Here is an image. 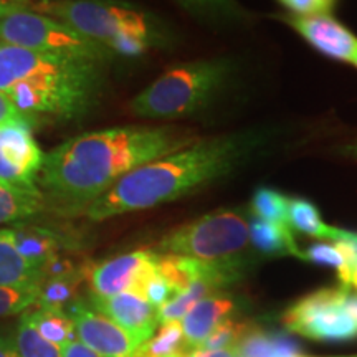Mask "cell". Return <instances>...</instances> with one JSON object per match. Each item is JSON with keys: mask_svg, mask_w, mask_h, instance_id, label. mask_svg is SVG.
Segmentation results:
<instances>
[{"mask_svg": "<svg viewBox=\"0 0 357 357\" xmlns=\"http://www.w3.org/2000/svg\"><path fill=\"white\" fill-rule=\"evenodd\" d=\"M288 137V128L261 124L195 139L126 174L84 213L101 222L197 194L280 151Z\"/></svg>", "mask_w": 357, "mask_h": 357, "instance_id": "cell-1", "label": "cell"}, {"mask_svg": "<svg viewBox=\"0 0 357 357\" xmlns=\"http://www.w3.org/2000/svg\"><path fill=\"white\" fill-rule=\"evenodd\" d=\"M192 347L187 346L181 321L164 323L158 334L134 351V357H187Z\"/></svg>", "mask_w": 357, "mask_h": 357, "instance_id": "cell-22", "label": "cell"}, {"mask_svg": "<svg viewBox=\"0 0 357 357\" xmlns=\"http://www.w3.org/2000/svg\"><path fill=\"white\" fill-rule=\"evenodd\" d=\"M43 195L38 187L7 185L0 182V223L22 222L42 208Z\"/></svg>", "mask_w": 357, "mask_h": 357, "instance_id": "cell-20", "label": "cell"}, {"mask_svg": "<svg viewBox=\"0 0 357 357\" xmlns=\"http://www.w3.org/2000/svg\"><path fill=\"white\" fill-rule=\"evenodd\" d=\"M192 17L213 26L243 25L252 13L238 0H174Z\"/></svg>", "mask_w": 357, "mask_h": 357, "instance_id": "cell-18", "label": "cell"}, {"mask_svg": "<svg viewBox=\"0 0 357 357\" xmlns=\"http://www.w3.org/2000/svg\"><path fill=\"white\" fill-rule=\"evenodd\" d=\"M337 153L341 154V155H344V158H349V159H356L357 160V137H356L354 141L347 142V144L339 147Z\"/></svg>", "mask_w": 357, "mask_h": 357, "instance_id": "cell-36", "label": "cell"}, {"mask_svg": "<svg viewBox=\"0 0 357 357\" xmlns=\"http://www.w3.org/2000/svg\"><path fill=\"white\" fill-rule=\"evenodd\" d=\"M296 346L283 337L252 329L238 344V357H294Z\"/></svg>", "mask_w": 357, "mask_h": 357, "instance_id": "cell-24", "label": "cell"}, {"mask_svg": "<svg viewBox=\"0 0 357 357\" xmlns=\"http://www.w3.org/2000/svg\"><path fill=\"white\" fill-rule=\"evenodd\" d=\"M346 287L357 289V260L349 266V273H347Z\"/></svg>", "mask_w": 357, "mask_h": 357, "instance_id": "cell-37", "label": "cell"}, {"mask_svg": "<svg viewBox=\"0 0 357 357\" xmlns=\"http://www.w3.org/2000/svg\"><path fill=\"white\" fill-rule=\"evenodd\" d=\"M248 227V212L223 208L172 229L159 240L154 252L215 263L245 273L252 252Z\"/></svg>", "mask_w": 357, "mask_h": 357, "instance_id": "cell-6", "label": "cell"}, {"mask_svg": "<svg viewBox=\"0 0 357 357\" xmlns=\"http://www.w3.org/2000/svg\"><path fill=\"white\" fill-rule=\"evenodd\" d=\"M342 357H357V354L356 356H342Z\"/></svg>", "mask_w": 357, "mask_h": 357, "instance_id": "cell-41", "label": "cell"}, {"mask_svg": "<svg viewBox=\"0 0 357 357\" xmlns=\"http://www.w3.org/2000/svg\"><path fill=\"white\" fill-rule=\"evenodd\" d=\"M177 296V291L162 275L155 270V273L147 280L144 289H142V300H146L149 305L155 306L159 310L172 298Z\"/></svg>", "mask_w": 357, "mask_h": 357, "instance_id": "cell-30", "label": "cell"}, {"mask_svg": "<svg viewBox=\"0 0 357 357\" xmlns=\"http://www.w3.org/2000/svg\"><path fill=\"white\" fill-rule=\"evenodd\" d=\"M38 289L0 287V316H10L37 305Z\"/></svg>", "mask_w": 357, "mask_h": 357, "instance_id": "cell-29", "label": "cell"}, {"mask_svg": "<svg viewBox=\"0 0 357 357\" xmlns=\"http://www.w3.org/2000/svg\"><path fill=\"white\" fill-rule=\"evenodd\" d=\"M83 271L43 278L38 284L37 305L40 310H61L75 301V294L82 283Z\"/></svg>", "mask_w": 357, "mask_h": 357, "instance_id": "cell-23", "label": "cell"}, {"mask_svg": "<svg viewBox=\"0 0 357 357\" xmlns=\"http://www.w3.org/2000/svg\"><path fill=\"white\" fill-rule=\"evenodd\" d=\"M68 316L73 321L79 341L101 357H134L136 341L105 314L82 300L68 306Z\"/></svg>", "mask_w": 357, "mask_h": 357, "instance_id": "cell-11", "label": "cell"}, {"mask_svg": "<svg viewBox=\"0 0 357 357\" xmlns=\"http://www.w3.org/2000/svg\"><path fill=\"white\" fill-rule=\"evenodd\" d=\"M0 42L79 60L105 63L113 53L93 42L63 22L50 15L22 10V7L0 19Z\"/></svg>", "mask_w": 357, "mask_h": 357, "instance_id": "cell-7", "label": "cell"}, {"mask_svg": "<svg viewBox=\"0 0 357 357\" xmlns=\"http://www.w3.org/2000/svg\"><path fill=\"white\" fill-rule=\"evenodd\" d=\"M89 305L124 329L137 347L154 336L159 323V310L136 294L123 291L113 296H89Z\"/></svg>", "mask_w": 357, "mask_h": 357, "instance_id": "cell-13", "label": "cell"}, {"mask_svg": "<svg viewBox=\"0 0 357 357\" xmlns=\"http://www.w3.org/2000/svg\"><path fill=\"white\" fill-rule=\"evenodd\" d=\"M45 10L113 55L139 56L176 45V33L162 19L119 0H63Z\"/></svg>", "mask_w": 357, "mask_h": 357, "instance_id": "cell-4", "label": "cell"}, {"mask_svg": "<svg viewBox=\"0 0 357 357\" xmlns=\"http://www.w3.org/2000/svg\"><path fill=\"white\" fill-rule=\"evenodd\" d=\"M8 230L20 255L38 271L48 261L58 257L60 240L53 230L37 225H24V223H17Z\"/></svg>", "mask_w": 357, "mask_h": 357, "instance_id": "cell-15", "label": "cell"}, {"mask_svg": "<svg viewBox=\"0 0 357 357\" xmlns=\"http://www.w3.org/2000/svg\"><path fill=\"white\" fill-rule=\"evenodd\" d=\"M336 2L337 0H278V3L296 17L329 15Z\"/></svg>", "mask_w": 357, "mask_h": 357, "instance_id": "cell-31", "label": "cell"}, {"mask_svg": "<svg viewBox=\"0 0 357 357\" xmlns=\"http://www.w3.org/2000/svg\"><path fill=\"white\" fill-rule=\"evenodd\" d=\"M33 329L45 341L63 349L66 344L77 339L73 321L61 310H37L25 314Z\"/></svg>", "mask_w": 357, "mask_h": 357, "instance_id": "cell-21", "label": "cell"}, {"mask_svg": "<svg viewBox=\"0 0 357 357\" xmlns=\"http://www.w3.org/2000/svg\"><path fill=\"white\" fill-rule=\"evenodd\" d=\"M0 357H20L15 342H8L0 339Z\"/></svg>", "mask_w": 357, "mask_h": 357, "instance_id": "cell-35", "label": "cell"}, {"mask_svg": "<svg viewBox=\"0 0 357 357\" xmlns=\"http://www.w3.org/2000/svg\"><path fill=\"white\" fill-rule=\"evenodd\" d=\"M250 331H252V326L248 323L229 318L222 321V323L204 339L202 344H200L197 349L218 351V349H227V347L238 346Z\"/></svg>", "mask_w": 357, "mask_h": 357, "instance_id": "cell-27", "label": "cell"}, {"mask_svg": "<svg viewBox=\"0 0 357 357\" xmlns=\"http://www.w3.org/2000/svg\"><path fill=\"white\" fill-rule=\"evenodd\" d=\"M7 2L12 3V2H20V0H7Z\"/></svg>", "mask_w": 357, "mask_h": 357, "instance_id": "cell-39", "label": "cell"}, {"mask_svg": "<svg viewBox=\"0 0 357 357\" xmlns=\"http://www.w3.org/2000/svg\"><path fill=\"white\" fill-rule=\"evenodd\" d=\"M40 271L20 255L10 230H0V287L38 289Z\"/></svg>", "mask_w": 357, "mask_h": 357, "instance_id": "cell-17", "label": "cell"}, {"mask_svg": "<svg viewBox=\"0 0 357 357\" xmlns=\"http://www.w3.org/2000/svg\"><path fill=\"white\" fill-rule=\"evenodd\" d=\"M101 65L0 42V91L25 121L71 119L86 113L95 101Z\"/></svg>", "mask_w": 357, "mask_h": 357, "instance_id": "cell-3", "label": "cell"}, {"mask_svg": "<svg viewBox=\"0 0 357 357\" xmlns=\"http://www.w3.org/2000/svg\"><path fill=\"white\" fill-rule=\"evenodd\" d=\"M288 227L291 231L310 235L312 238L328 240V242H337L342 236V229L328 225L321 217L319 208L311 200L301 197L288 199Z\"/></svg>", "mask_w": 357, "mask_h": 357, "instance_id": "cell-19", "label": "cell"}, {"mask_svg": "<svg viewBox=\"0 0 357 357\" xmlns=\"http://www.w3.org/2000/svg\"><path fill=\"white\" fill-rule=\"evenodd\" d=\"M236 301L229 294L215 293L212 296L199 301L181 319L182 333H184L187 346L195 349L202 344L205 337L217 328L222 321L229 319L234 314Z\"/></svg>", "mask_w": 357, "mask_h": 357, "instance_id": "cell-14", "label": "cell"}, {"mask_svg": "<svg viewBox=\"0 0 357 357\" xmlns=\"http://www.w3.org/2000/svg\"><path fill=\"white\" fill-rule=\"evenodd\" d=\"M195 139L192 131L174 126H126L82 134L45 155L40 182L56 211L86 212L126 174Z\"/></svg>", "mask_w": 357, "mask_h": 357, "instance_id": "cell-2", "label": "cell"}, {"mask_svg": "<svg viewBox=\"0 0 357 357\" xmlns=\"http://www.w3.org/2000/svg\"><path fill=\"white\" fill-rule=\"evenodd\" d=\"M45 155L25 119L0 126V182L7 185L37 187Z\"/></svg>", "mask_w": 357, "mask_h": 357, "instance_id": "cell-9", "label": "cell"}, {"mask_svg": "<svg viewBox=\"0 0 357 357\" xmlns=\"http://www.w3.org/2000/svg\"><path fill=\"white\" fill-rule=\"evenodd\" d=\"M298 258L307 263H312V265L334 268V270L337 271L341 287H346L347 273H349V260H347L346 253L339 248L337 243H312L307 248L301 250L300 257Z\"/></svg>", "mask_w": 357, "mask_h": 357, "instance_id": "cell-26", "label": "cell"}, {"mask_svg": "<svg viewBox=\"0 0 357 357\" xmlns=\"http://www.w3.org/2000/svg\"><path fill=\"white\" fill-rule=\"evenodd\" d=\"M15 8H19V6L7 2V0H0V19H2V17H6L7 13L15 10Z\"/></svg>", "mask_w": 357, "mask_h": 357, "instance_id": "cell-38", "label": "cell"}, {"mask_svg": "<svg viewBox=\"0 0 357 357\" xmlns=\"http://www.w3.org/2000/svg\"><path fill=\"white\" fill-rule=\"evenodd\" d=\"M288 199L287 195L271 187H258L253 192L252 202H250V215L263 222L287 223Z\"/></svg>", "mask_w": 357, "mask_h": 357, "instance_id": "cell-25", "label": "cell"}, {"mask_svg": "<svg viewBox=\"0 0 357 357\" xmlns=\"http://www.w3.org/2000/svg\"><path fill=\"white\" fill-rule=\"evenodd\" d=\"M17 119H24V118H22L19 111H17L15 106H13L10 98H8L6 93L0 91V126H2V124L17 121Z\"/></svg>", "mask_w": 357, "mask_h": 357, "instance_id": "cell-32", "label": "cell"}, {"mask_svg": "<svg viewBox=\"0 0 357 357\" xmlns=\"http://www.w3.org/2000/svg\"><path fill=\"white\" fill-rule=\"evenodd\" d=\"M187 357H238V346L227 347V349L218 351H200L195 347V349H190Z\"/></svg>", "mask_w": 357, "mask_h": 357, "instance_id": "cell-34", "label": "cell"}, {"mask_svg": "<svg viewBox=\"0 0 357 357\" xmlns=\"http://www.w3.org/2000/svg\"><path fill=\"white\" fill-rule=\"evenodd\" d=\"M61 356L63 357H101L96 354L95 351L89 349L88 346H84L79 339H75L70 344H66L63 349H61Z\"/></svg>", "mask_w": 357, "mask_h": 357, "instance_id": "cell-33", "label": "cell"}, {"mask_svg": "<svg viewBox=\"0 0 357 357\" xmlns=\"http://www.w3.org/2000/svg\"><path fill=\"white\" fill-rule=\"evenodd\" d=\"M240 68L238 58L229 55L174 65L134 98L131 111L147 119L202 114L234 88Z\"/></svg>", "mask_w": 357, "mask_h": 357, "instance_id": "cell-5", "label": "cell"}, {"mask_svg": "<svg viewBox=\"0 0 357 357\" xmlns=\"http://www.w3.org/2000/svg\"><path fill=\"white\" fill-rule=\"evenodd\" d=\"M283 324L314 341H351L357 337V294L346 287L321 288L289 306Z\"/></svg>", "mask_w": 357, "mask_h": 357, "instance_id": "cell-8", "label": "cell"}, {"mask_svg": "<svg viewBox=\"0 0 357 357\" xmlns=\"http://www.w3.org/2000/svg\"><path fill=\"white\" fill-rule=\"evenodd\" d=\"M294 357H311V356H300V354H296Z\"/></svg>", "mask_w": 357, "mask_h": 357, "instance_id": "cell-40", "label": "cell"}, {"mask_svg": "<svg viewBox=\"0 0 357 357\" xmlns=\"http://www.w3.org/2000/svg\"><path fill=\"white\" fill-rule=\"evenodd\" d=\"M155 270H158V253L153 250H137L116 257L88 271L91 294L113 296L129 291L142 298V289Z\"/></svg>", "mask_w": 357, "mask_h": 357, "instance_id": "cell-10", "label": "cell"}, {"mask_svg": "<svg viewBox=\"0 0 357 357\" xmlns=\"http://www.w3.org/2000/svg\"><path fill=\"white\" fill-rule=\"evenodd\" d=\"M284 22L321 55L357 68V37L341 22L331 15H291Z\"/></svg>", "mask_w": 357, "mask_h": 357, "instance_id": "cell-12", "label": "cell"}, {"mask_svg": "<svg viewBox=\"0 0 357 357\" xmlns=\"http://www.w3.org/2000/svg\"><path fill=\"white\" fill-rule=\"evenodd\" d=\"M250 245L263 257H300L294 235L287 223L263 222L250 215Z\"/></svg>", "mask_w": 357, "mask_h": 357, "instance_id": "cell-16", "label": "cell"}, {"mask_svg": "<svg viewBox=\"0 0 357 357\" xmlns=\"http://www.w3.org/2000/svg\"><path fill=\"white\" fill-rule=\"evenodd\" d=\"M15 346L19 349L20 357H63L60 347L40 337V334L35 331L26 316L20 319L19 328H17Z\"/></svg>", "mask_w": 357, "mask_h": 357, "instance_id": "cell-28", "label": "cell"}]
</instances>
